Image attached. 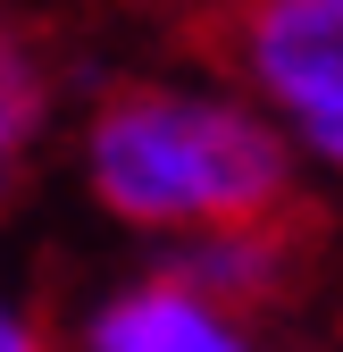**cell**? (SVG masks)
I'll use <instances>...</instances> for the list:
<instances>
[{"instance_id":"cell-2","label":"cell","mask_w":343,"mask_h":352,"mask_svg":"<svg viewBox=\"0 0 343 352\" xmlns=\"http://www.w3.org/2000/svg\"><path fill=\"white\" fill-rule=\"evenodd\" d=\"M235 67L251 76V93L268 109H285L293 151H318V160L343 168V0L243 9Z\"/></svg>"},{"instance_id":"cell-6","label":"cell","mask_w":343,"mask_h":352,"mask_svg":"<svg viewBox=\"0 0 343 352\" xmlns=\"http://www.w3.org/2000/svg\"><path fill=\"white\" fill-rule=\"evenodd\" d=\"M0 352H51V344H42V327H34L25 311H9V302H0Z\"/></svg>"},{"instance_id":"cell-1","label":"cell","mask_w":343,"mask_h":352,"mask_svg":"<svg viewBox=\"0 0 343 352\" xmlns=\"http://www.w3.org/2000/svg\"><path fill=\"white\" fill-rule=\"evenodd\" d=\"M84 185L109 218L151 235H235L285 218L293 135L251 101L185 84H109L84 118Z\"/></svg>"},{"instance_id":"cell-3","label":"cell","mask_w":343,"mask_h":352,"mask_svg":"<svg viewBox=\"0 0 343 352\" xmlns=\"http://www.w3.org/2000/svg\"><path fill=\"white\" fill-rule=\"evenodd\" d=\"M84 352H260V344L235 311H218L209 294H193L159 269L84 319Z\"/></svg>"},{"instance_id":"cell-5","label":"cell","mask_w":343,"mask_h":352,"mask_svg":"<svg viewBox=\"0 0 343 352\" xmlns=\"http://www.w3.org/2000/svg\"><path fill=\"white\" fill-rule=\"evenodd\" d=\"M42 118H51V76H42L17 42H0V176L34 151Z\"/></svg>"},{"instance_id":"cell-7","label":"cell","mask_w":343,"mask_h":352,"mask_svg":"<svg viewBox=\"0 0 343 352\" xmlns=\"http://www.w3.org/2000/svg\"><path fill=\"white\" fill-rule=\"evenodd\" d=\"M251 9H276V0H251Z\"/></svg>"},{"instance_id":"cell-4","label":"cell","mask_w":343,"mask_h":352,"mask_svg":"<svg viewBox=\"0 0 343 352\" xmlns=\"http://www.w3.org/2000/svg\"><path fill=\"white\" fill-rule=\"evenodd\" d=\"M302 269H310V235L293 227V210H285V218H260V227H235V235H201V243H185L176 260H167L176 285L209 294V302L235 311V319L285 302L293 285H302Z\"/></svg>"},{"instance_id":"cell-8","label":"cell","mask_w":343,"mask_h":352,"mask_svg":"<svg viewBox=\"0 0 343 352\" xmlns=\"http://www.w3.org/2000/svg\"><path fill=\"white\" fill-rule=\"evenodd\" d=\"M0 42H9V34H0Z\"/></svg>"}]
</instances>
